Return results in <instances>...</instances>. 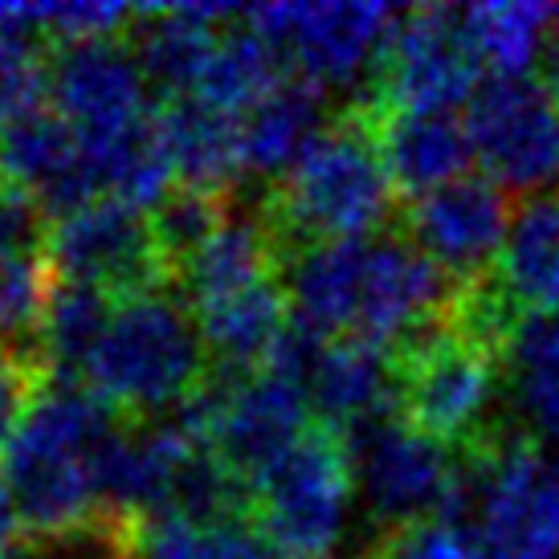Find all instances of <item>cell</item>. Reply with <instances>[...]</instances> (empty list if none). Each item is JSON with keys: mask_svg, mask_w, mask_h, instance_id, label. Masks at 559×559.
<instances>
[{"mask_svg": "<svg viewBox=\"0 0 559 559\" xmlns=\"http://www.w3.org/2000/svg\"><path fill=\"white\" fill-rule=\"evenodd\" d=\"M286 298L298 331L408 352L453 319V282L408 234L314 241L286 258Z\"/></svg>", "mask_w": 559, "mask_h": 559, "instance_id": "6da1fadb", "label": "cell"}, {"mask_svg": "<svg viewBox=\"0 0 559 559\" xmlns=\"http://www.w3.org/2000/svg\"><path fill=\"white\" fill-rule=\"evenodd\" d=\"M123 429L119 413H110L79 380H53L37 392L0 462V481L21 514V527L49 535L110 519L107 481Z\"/></svg>", "mask_w": 559, "mask_h": 559, "instance_id": "7a4b0ae2", "label": "cell"}, {"mask_svg": "<svg viewBox=\"0 0 559 559\" xmlns=\"http://www.w3.org/2000/svg\"><path fill=\"white\" fill-rule=\"evenodd\" d=\"M213 359L197 311L168 282L123 295L79 384L131 420H159L197 401Z\"/></svg>", "mask_w": 559, "mask_h": 559, "instance_id": "3957f363", "label": "cell"}, {"mask_svg": "<svg viewBox=\"0 0 559 559\" xmlns=\"http://www.w3.org/2000/svg\"><path fill=\"white\" fill-rule=\"evenodd\" d=\"M396 209L392 180L376 127L364 110L343 115L319 135L290 176L274 185L265 217L274 221L286 253L314 241L384 234Z\"/></svg>", "mask_w": 559, "mask_h": 559, "instance_id": "277c9868", "label": "cell"}, {"mask_svg": "<svg viewBox=\"0 0 559 559\" xmlns=\"http://www.w3.org/2000/svg\"><path fill=\"white\" fill-rule=\"evenodd\" d=\"M356 502V466L347 437L314 425L249 490V514L282 559H335Z\"/></svg>", "mask_w": 559, "mask_h": 559, "instance_id": "5b68a950", "label": "cell"}, {"mask_svg": "<svg viewBox=\"0 0 559 559\" xmlns=\"http://www.w3.org/2000/svg\"><path fill=\"white\" fill-rule=\"evenodd\" d=\"M404 9L364 4V0H323V4H258L246 9L249 29L290 66L295 79L319 91H347L380 74L389 46L401 29Z\"/></svg>", "mask_w": 559, "mask_h": 559, "instance_id": "8992f818", "label": "cell"}, {"mask_svg": "<svg viewBox=\"0 0 559 559\" xmlns=\"http://www.w3.org/2000/svg\"><path fill=\"white\" fill-rule=\"evenodd\" d=\"M180 413L246 490H253L258 478H265L314 429L307 389L274 368L249 376L213 372L197 401Z\"/></svg>", "mask_w": 559, "mask_h": 559, "instance_id": "52a82bcc", "label": "cell"}, {"mask_svg": "<svg viewBox=\"0 0 559 559\" xmlns=\"http://www.w3.org/2000/svg\"><path fill=\"white\" fill-rule=\"evenodd\" d=\"M466 514L486 559H559V474L527 437L469 453Z\"/></svg>", "mask_w": 559, "mask_h": 559, "instance_id": "ba28073f", "label": "cell"}, {"mask_svg": "<svg viewBox=\"0 0 559 559\" xmlns=\"http://www.w3.org/2000/svg\"><path fill=\"white\" fill-rule=\"evenodd\" d=\"M347 450L356 466V495L380 527L401 531L466 511V462L404 417L347 437Z\"/></svg>", "mask_w": 559, "mask_h": 559, "instance_id": "9c48e42d", "label": "cell"}, {"mask_svg": "<svg viewBox=\"0 0 559 559\" xmlns=\"http://www.w3.org/2000/svg\"><path fill=\"white\" fill-rule=\"evenodd\" d=\"M502 356L462 335L453 323L401 352V413L450 450L478 453L502 392Z\"/></svg>", "mask_w": 559, "mask_h": 559, "instance_id": "30bf717a", "label": "cell"}, {"mask_svg": "<svg viewBox=\"0 0 559 559\" xmlns=\"http://www.w3.org/2000/svg\"><path fill=\"white\" fill-rule=\"evenodd\" d=\"M46 103L79 131L86 152L135 135L159 115L140 53L123 37L53 49L46 62Z\"/></svg>", "mask_w": 559, "mask_h": 559, "instance_id": "8fae6325", "label": "cell"}, {"mask_svg": "<svg viewBox=\"0 0 559 559\" xmlns=\"http://www.w3.org/2000/svg\"><path fill=\"white\" fill-rule=\"evenodd\" d=\"M466 131L486 176L502 192L544 197L559 185V103L535 79H481Z\"/></svg>", "mask_w": 559, "mask_h": 559, "instance_id": "7c38bea8", "label": "cell"}, {"mask_svg": "<svg viewBox=\"0 0 559 559\" xmlns=\"http://www.w3.org/2000/svg\"><path fill=\"white\" fill-rule=\"evenodd\" d=\"M46 258L58 278L91 282L119 298L159 286L168 274L152 217L115 197L86 201L49 221Z\"/></svg>", "mask_w": 559, "mask_h": 559, "instance_id": "4fadbf2b", "label": "cell"}, {"mask_svg": "<svg viewBox=\"0 0 559 559\" xmlns=\"http://www.w3.org/2000/svg\"><path fill=\"white\" fill-rule=\"evenodd\" d=\"M478 62L462 37L453 9L425 4L404 9L401 29L392 37L389 58L380 66L368 110H450L469 107L478 91Z\"/></svg>", "mask_w": 559, "mask_h": 559, "instance_id": "5bb4252c", "label": "cell"}, {"mask_svg": "<svg viewBox=\"0 0 559 559\" xmlns=\"http://www.w3.org/2000/svg\"><path fill=\"white\" fill-rule=\"evenodd\" d=\"M511 204L490 176H462L408 204V241L453 282L474 286L490 278L511 234Z\"/></svg>", "mask_w": 559, "mask_h": 559, "instance_id": "9a60e30c", "label": "cell"}, {"mask_svg": "<svg viewBox=\"0 0 559 559\" xmlns=\"http://www.w3.org/2000/svg\"><path fill=\"white\" fill-rule=\"evenodd\" d=\"M0 185L33 197L49 221L103 197L79 131L49 107L0 127Z\"/></svg>", "mask_w": 559, "mask_h": 559, "instance_id": "2e32d148", "label": "cell"}, {"mask_svg": "<svg viewBox=\"0 0 559 559\" xmlns=\"http://www.w3.org/2000/svg\"><path fill=\"white\" fill-rule=\"evenodd\" d=\"M302 389L326 429L356 437L401 408V356L359 340H314Z\"/></svg>", "mask_w": 559, "mask_h": 559, "instance_id": "e0dca14e", "label": "cell"}, {"mask_svg": "<svg viewBox=\"0 0 559 559\" xmlns=\"http://www.w3.org/2000/svg\"><path fill=\"white\" fill-rule=\"evenodd\" d=\"M286 246L270 217L258 213H225L221 225L171 270L176 286L185 290L188 307L241 295L262 282H274L286 270Z\"/></svg>", "mask_w": 559, "mask_h": 559, "instance_id": "ac0fdd59", "label": "cell"}, {"mask_svg": "<svg viewBox=\"0 0 559 559\" xmlns=\"http://www.w3.org/2000/svg\"><path fill=\"white\" fill-rule=\"evenodd\" d=\"M372 119L384 164H389L392 180L413 201L429 197L437 188L453 185L469 176L474 159V143H469L466 119H457L450 110H368Z\"/></svg>", "mask_w": 559, "mask_h": 559, "instance_id": "d6986e66", "label": "cell"}, {"mask_svg": "<svg viewBox=\"0 0 559 559\" xmlns=\"http://www.w3.org/2000/svg\"><path fill=\"white\" fill-rule=\"evenodd\" d=\"M326 127V91L286 74L258 107L241 115V168L246 176L278 185L319 143Z\"/></svg>", "mask_w": 559, "mask_h": 559, "instance_id": "ffe728a7", "label": "cell"}, {"mask_svg": "<svg viewBox=\"0 0 559 559\" xmlns=\"http://www.w3.org/2000/svg\"><path fill=\"white\" fill-rule=\"evenodd\" d=\"M197 323H201L213 372H262L270 356L278 352V343L286 340V331L295 326L286 282L274 278L253 286V290H241V295L204 302V307H197Z\"/></svg>", "mask_w": 559, "mask_h": 559, "instance_id": "44dd1931", "label": "cell"}, {"mask_svg": "<svg viewBox=\"0 0 559 559\" xmlns=\"http://www.w3.org/2000/svg\"><path fill=\"white\" fill-rule=\"evenodd\" d=\"M159 127L168 140L176 180L188 192L225 197L246 176L241 168V119L192 98L168 103L159 110Z\"/></svg>", "mask_w": 559, "mask_h": 559, "instance_id": "7402d4cb", "label": "cell"}, {"mask_svg": "<svg viewBox=\"0 0 559 559\" xmlns=\"http://www.w3.org/2000/svg\"><path fill=\"white\" fill-rule=\"evenodd\" d=\"M495 278L514 311L559 314V192L527 197L514 209Z\"/></svg>", "mask_w": 559, "mask_h": 559, "instance_id": "603a6c76", "label": "cell"}, {"mask_svg": "<svg viewBox=\"0 0 559 559\" xmlns=\"http://www.w3.org/2000/svg\"><path fill=\"white\" fill-rule=\"evenodd\" d=\"M462 37L486 79H531L535 62H544L556 33V9L531 0H495L457 9Z\"/></svg>", "mask_w": 559, "mask_h": 559, "instance_id": "cb8c5ba5", "label": "cell"}, {"mask_svg": "<svg viewBox=\"0 0 559 559\" xmlns=\"http://www.w3.org/2000/svg\"><path fill=\"white\" fill-rule=\"evenodd\" d=\"M119 295H110L91 282H53L46 326H41V359L53 372L79 380L94 347L103 343L110 319H115Z\"/></svg>", "mask_w": 559, "mask_h": 559, "instance_id": "d4e9b609", "label": "cell"}, {"mask_svg": "<svg viewBox=\"0 0 559 559\" xmlns=\"http://www.w3.org/2000/svg\"><path fill=\"white\" fill-rule=\"evenodd\" d=\"M140 559H282L253 514L140 523Z\"/></svg>", "mask_w": 559, "mask_h": 559, "instance_id": "484cf974", "label": "cell"}, {"mask_svg": "<svg viewBox=\"0 0 559 559\" xmlns=\"http://www.w3.org/2000/svg\"><path fill=\"white\" fill-rule=\"evenodd\" d=\"M502 376L519 413L535 425L559 429V314H523L514 326Z\"/></svg>", "mask_w": 559, "mask_h": 559, "instance_id": "4316f807", "label": "cell"}, {"mask_svg": "<svg viewBox=\"0 0 559 559\" xmlns=\"http://www.w3.org/2000/svg\"><path fill=\"white\" fill-rule=\"evenodd\" d=\"M53 282L58 278L46 253L0 246V352L41 359V326Z\"/></svg>", "mask_w": 559, "mask_h": 559, "instance_id": "83f0119b", "label": "cell"}, {"mask_svg": "<svg viewBox=\"0 0 559 559\" xmlns=\"http://www.w3.org/2000/svg\"><path fill=\"white\" fill-rule=\"evenodd\" d=\"M46 107V58L29 25V4H0V127Z\"/></svg>", "mask_w": 559, "mask_h": 559, "instance_id": "f1b7e54d", "label": "cell"}, {"mask_svg": "<svg viewBox=\"0 0 559 559\" xmlns=\"http://www.w3.org/2000/svg\"><path fill=\"white\" fill-rule=\"evenodd\" d=\"M9 559H140V527L123 519H98L86 527L25 535Z\"/></svg>", "mask_w": 559, "mask_h": 559, "instance_id": "f546056e", "label": "cell"}, {"mask_svg": "<svg viewBox=\"0 0 559 559\" xmlns=\"http://www.w3.org/2000/svg\"><path fill=\"white\" fill-rule=\"evenodd\" d=\"M140 21V9L110 4V0H70V4H29V25L37 37H53L62 46L107 41Z\"/></svg>", "mask_w": 559, "mask_h": 559, "instance_id": "4dcf8cb0", "label": "cell"}, {"mask_svg": "<svg viewBox=\"0 0 559 559\" xmlns=\"http://www.w3.org/2000/svg\"><path fill=\"white\" fill-rule=\"evenodd\" d=\"M372 559H486L481 539L462 519H433L389 531Z\"/></svg>", "mask_w": 559, "mask_h": 559, "instance_id": "1f68e13d", "label": "cell"}, {"mask_svg": "<svg viewBox=\"0 0 559 559\" xmlns=\"http://www.w3.org/2000/svg\"><path fill=\"white\" fill-rule=\"evenodd\" d=\"M41 372H46L41 359L0 352V462H4L9 445L16 441V433H21L25 417H29L37 392L46 389Z\"/></svg>", "mask_w": 559, "mask_h": 559, "instance_id": "d6a6232c", "label": "cell"}, {"mask_svg": "<svg viewBox=\"0 0 559 559\" xmlns=\"http://www.w3.org/2000/svg\"><path fill=\"white\" fill-rule=\"evenodd\" d=\"M16 531H21V514H16L13 498L4 490V481H0V559H9L16 551Z\"/></svg>", "mask_w": 559, "mask_h": 559, "instance_id": "836d02e7", "label": "cell"}, {"mask_svg": "<svg viewBox=\"0 0 559 559\" xmlns=\"http://www.w3.org/2000/svg\"><path fill=\"white\" fill-rule=\"evenodd\" d=\"M544 86L559 103V33L551 37V46H547V53H544Z\"/></svg>", "mask_w": 559, "mask_h": 559, "instance_id": "e575fe53", "label": "cell"}, {"mask_svg": "<svg viewBox=\"0 0 559 559\" xmlns=\"http://www.w3.org/2000/svg\"><path fill=\"white\" fill-rule=\"evenodd\" d=\"M547 462H551V469L559 474V429H556V437H551V457H547Z\"/></svg>", "mask_w": 559, "mask_h": 559, "instance_id": "d590c367", "label": "cell"}]
</instances>
